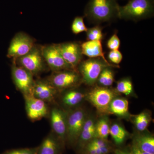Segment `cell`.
Here are the masks:
<instances>
[{
  "instance_id": "6da1fadb",
  "label": "cell",
  "mask_w": 154,
  "mask_h": 154,
  "mask_svg": "<svg viewBox=\"0 0 154 154\" xmlns=\"http://www.w3.org/2000/svg\"><path fill=\"white\" fill-rule=\"evenodd\" d=\"M119 5L116 0H89L85 17L91 23L99 25L118 18Z\"/></svg>"
},
{
  "instance_id": "7a4b0ae2",
  "label": "cell",
  "mask_w": 154,
  "mask_h": 154,
  "mask_svg": "<svg viewBox=\"0 0 154 154\" xmlns=\"http://www.w3.org/2000/svg\"><path fill=\"white\" fill-rule=\"evenodd\" d=\"M154 0H129L123 6H119L118 18L134 22L152 17Z\"/></svg>"
},
{
  "instance_id": "3957f363",
  "label": "cell",
  "mask_w": 154,
  "mask_h": 154,
  "mask_svg": "<svg viewBox=\"0 0 154 154\" xmlns=\"http://www.w3.org/2000/svg\"><path fill=\"white\" fill-rule=\"evenodd\" d=\"M115 89L95 85L87 91L86 100L95 107L98 116L109 115V106L116 96H120Z\"/></svg>"
},
{
  "instance_id": "277c9868",
  "label": "cell",
  "mask_w": 154,
  "mask_h": 154,
  "mask_svg": "<svg viewBox=\"0 0 154 154\" xmlns=\"http://www.w3.org/2000/svg\"><path fill=\"white\" fill-rule=\"evenodd\" d=\"M119 68L110 63L107 62L101 58H91L83 60L77 67V70L82 78L83 84L89 87L96 85L99 75L107 67Z\"/></svg>"
},
{
  "instance_id": "5b68a950",
  "label": "cell",
  "mask_w": 154,
  "mask_h": 154,
  "mask_svg": "<svg viewBox=\"0 0 154 154\" xmlns=\"http://www.w3.org/2000/svg\"><path fill=\"white\" fill-rule=\"evenodd\" d=\"M89 113L81 106L66 110V142L69 145L75 146Z\"/></svg>"
},
{
  "instance_id": "8992f818",
  "label": "cell",
  "mask_w": 154,
  "mask_h": 154,
  "mask_svg": "<svg viewBox=\"0 0 154 154\" xmlns=\"http://www.w3.org/2000/svg\"><path fill=\"white\" fill-rule=\"evenodd\" d=\"M47 80L58 91L77 88L83 84L79 73L73 69L53 72Z\"/></svg>"
},
{
  "instance_id": "52a82bcc",
  "label": "cell",
  "mask_w": 154,
  "mask_h": 154,
  "mask_svg": "<svg viewBox=\"0 0 154 154\" xmlns=\"http://www.w3.org/2000/svg\"><path fill=\"white\" fill-rule=\"evenodd\" d=\"M41 48L35 44L27 54L13 60V62L27 70L33 75H38L44 70L46 64Z\"/></svg>"
},
{
  "instance_id": "ba28073f",
  "label": "cell",
  "mask_w": 154,
  "mask_h": 154,
  "mask_svg": "<svg viewBox=\"0 0 154 154\" xmlns=\"http://www.w3.org/2000/svg\"><path fill=\"white\" fill-rule=\"evenodd\" d=\"M35 45V40L31 36L23 32H19L11 40L7 56L15 60L27 54Z\"/></svg>"
},
{
  "instance_id": "9c48e42d",
  "label": "cell",
  "mask_w": 154,
  "mask_h": 154,
  "mask_svg": "<svg viewBox=\"0 0 154 154\" xmlns=\"http://www.w3.org/2000/svg\"><path fill=\"white\" fill-rule=\"evenodd\" d=\"M41 49L45 63L53 72L72 69L63 59L58 44L44 45L42 46Z\"/></svg>"
},
{
  "instance_id": "30bf717a",
  "label": "cell",
  "mask_w": 154,
  "mask_h": 154,
  "mask_svg": "<svg viewBox=\"0 0 154 154\" xmlns=\"http://www.w3.org/2000/svg\"><path fill=\"white\" fill-rule=\"evenodd\" d=\"M12 75L15 85L24 96L32 95L35 81L32 74L13 62Z\"/></svg>"
},
{
  "instance_id": "8fae6325",
  "label": "cell",
  "mask_w": 154,
  "mask_h": 154,
  "mask_svg": "<svg viewBox=\"0 0 154 154\" xmlns=\"http://www.w3.org/2000/svg\"><path fill=\"white\" fill-rule=\"evenodd\" d=\"M63 59L72 69L77 67L83 60L81 44L76 42H69L58 44Z\"/></svg>"
},
{
  "instance_id": "7c38bea8",
  "label": "cell",
  "mask_w": 154,
  "mask_h": 154,
  "mask_svg": "<svg viewBox=\"0 0 154 154\" xmlns=\"http://www.w3.org/2000/svg\"><path fill=\"white\" fill-rule=\"evenodd\" d=\"M50 121L53 133L64 146L66 138V111L59 107H54L51 111Z\"/></svg>"
},
{
  "instance_id": "4fadbf2b",
  "label": "cell",
  "mask_w": 154,
  "mask_h": 154,
  "mask_svg": "<svg viewBox=\"0 0 154 154\" xmlns=\"http://www.w3.org/2000/svg\"><path fill=\"white\" fill-rule=\"evenodd\" d=\"M98 117L97 113H88L75 146L78 152H81L89 143L96 137V125Z\"/></svg>"
},
{
  "instance_id": "5bb4252c",
  "label": "cell",
  "mask_w": 154,
  "mask_h": 154,
  "mask_svg": "<svg viewBox=\"0 0 154 154\" xmlns=\"http://www.w3.org/2000/svg\"><path fill=\"white\" fill-rule=\"evenodd\" d=\"M24 97L28 118L32 120H37L46 116L48 109L45 102L37 99L33 95L25 96Z\"/></svg>"
},
{
  "instance_id": "9a60e30c",
  "label": "cell",
  "mask_w": 154,
  "mask_h": 154,
  "mask_svg": "<svg viewBox=\"0 0 154 154\" xmlns=\"http://www.w3.org/2000/svg\"><path fill=\"white\" fill-rule=\"evenodd\" d=\"M61 101L67 110L79 107L86 100L87 91L77 88H71L62 91Z\"/></svg>"
},
{
  "instance_id": "2e32d148",
  "label": "cell",
  "mask_w": 154,
  "mask_h": 154,
  "mask_svg": "<svg viewBox=\"0 0 154 154\" xmlns=\"http://www.w3.org/2000/svg\"><path fill=\"white\" fill-rule=\"evenodd\" d=\"M58 91L47 79L38 80L34 83L32 95L45 102H50L54 100Z\"/></svg>"
},
{
  "instance_id": "e0dca14e",
  "label": "cell",
  "mask_w": 154,
  "mask_h": 154,
  "mask_svg": "<svg viewBox=\"0 0 154 154\" xmlns=\"http://www.w3.org/2000/svg\"><path fill=\"white\" fill-rule=\"evenodd\" d=\"M132 138L131 145L144 152L154 154V137L148 130L143 132L135 131Z\"/></svg>"
},
{
  "instance_id": "ac0fdd59",
  "label": "cell",
  "mask_w": 154,
  "mask_h": 154,
  "mask_svg": "<svg viewBox=\"0 0 154 154\" xmlns=\"http://www.w3.org/2000/svg\"><path fill=\"white\" fill-rule=\"evenodd\" d=\"M109 114L129 120L131 114L129 111V102L127 99L119 96L115 97L109 106Z\"/></svg>"
},
{
  "instance_id": "d6986e66",
  "label": "cell",
  "mask_w": 154,
  "mask_h": 154,
  "mask_svg": "<svg viewBox=\"0 0 154 154\" xmlns=\"http://www.w3.org/2000/svg\"><path fill=\"white\" fill-rule=\"evenodd\" d=\"M64 146L53 133L44 139L37 148V154H60Z\"/></svg>"
},
{
  "instance_id": "ffe728a7",
  "label": "cell",
  "mask_w": 154,
  "mask_h": 154,
  "mask_svg": "<svg viewBox=\"0 0 154 154\" xmlns=\"http://www.w3.org/2000/svg\"><path fill=\"white\" fill-rule=\"evenodd\" d=\"M81 48L83 55L89 58H101L107 62L110 63L105 57L102 41H87L81 44Z\"/></svg>"
},
{
  "instance_id": "44dd1931",
  "label": "cell",
  "mask_w": 154,
  "mask_h": 154,
  "mask_svg": "<svg viewBox=\"0 0 154 154\" xmlns=\"http://www.w3.org/2000/svg\"><path fill=\"white\" fill-rule=\"evenodd\" d=\"M109 135L116 145L121 146L131 136L130 134L125 129L121 122L118 121L111 122Z\"/></svg>"
},
{
  "instance_id": "7402d4cb",
  "label": "cell",
  "mask_w": 154,
  "mask_h": 154,
  "mask_svg": "<svg viewBox=\"0 0 154 154\" xmlns=\"http://www.w3.org/2000/svg\"><path fill=\"white\" fill-rule=\"evenodd\" d=\"M152 119L151 112L145 110L136 115L131 114L129 121L133 124L136 131L143 132L147 130Z\"/></svg>"
},
{
  "instance_id": "603a6c76",
  "label": "cell",
  "mask_w": 154,
  "mask_h": 154,
  "mask_svg": "<svg viewBox=\"0 0 154 154\" xmlns=\"http://www.w3.org/2000/svg\"><path fill=\"white\" fill-rule=\"evenodd\" d=\"M111 122L108 115L98 116L96 125V137L108 140Z\"/></svg>"
},
{
  "instance_id": "cb8c5ba5",
  "label": "cell",
  "mask_w": 154,
  "mask_h": 154,
  "mask_svg": "<svg viewBox=\"0 0 154 154\" xmlns=\"http://www.w3.org/2000/svg\"><path fill=\"white\" fill-rule=\"evenodd\" d=\"M116 91L119 94L128 96H135L132 80L129 77H125L116 82Z\"/></svg>"
},
{
  "instance_id": "d4e9b609",
  "label": "cell",
  "mask_w": 154,
  "mask_h": 154,
  "mask_svg": "<svg viewBox=\"0 0 154 154\" xmlns=\"http://www.w3.org/2000/svg\"><path fill=\"white\" fill-rule=\"evenodd\" d=\"M113 67L105 68L99 75L96 85L100 87L110 88L114 82V72Z\"/></svg>"
},
{
  "instance_id": "484cf974",
  "label": "cell",
  "mask_w": 154,
  "mask_h": 154,
  "mask_svg": "<svg viewBox=\"0 0 154 154\" xmlns=\"http://www.w3.org/2000/svg\"><path fill=\"white\" fill-rule=\"evenodd\" d=\"M114 150L115 149L113 146L98 147L88 144L80 153L82 154H109L114 151Z\"/></svg>"
},
{
  "instance_id": "4316f807",
  "label": "cell",
  "mask_w": 154,
  "mask_h": 154,
  "mask_svg": "<svg viewBox=\"0 0 154 154\" xmlns=\"http://www.w3.org/2000/svg\"><path fill=\"white\" fill-rule=\"evenodd\" d=\"M102 27L97 25L93 28H88L87 33V41H102L103 38Z\"/></svg>"
},
{
  "instance_id": "83f0119b",
  "label": "cell",
  "mask_w": 154,
  "mask_h": 154,
  "mask_svg": "<svg viewBox=\"0 0 154 154\" xmlns=\"http://www.w3.org/2000/svg\"><path fill=\"white\" fill-rule=\"evenodd\" d=\"M71 29L72 33L75 34L87 32L88 28L85 25L83 17H77L75 18L72 23Z\"/></svg>"
},
{
  "instance_id": "f1b7e54d",
  "label": "cell",
  "mask_w": 154,
  "mask_h": 154,
  "mask_svg": "<svg viewBox=\"0 0 154 154\" xmlns=\"http://www.w3.org/2000/svg\"><path fill=\"white\" fill-rule=\"evenodd\" d=\"M122 58L123 56L122 54L119 51V50L110 51L108 53V59L109 62L113 65L119 66V64L122 61Z\"/></svg>"
},
{
  "instance_id": "f546056e",
  "label": "cell",
  "mask_w": 154,
  "mask_h": 154,
  "mask_svg": "<svg viewBox=\"0 0 154 154\" xmlns=\"http://www.w3.org/2000/svg\"><path fill=\"white\" fill-rule=\"evenodd\" d=\"M120 45V40L116 33H113L107 40V46L110 51L119 50Z\"/></svg>"
},
{
  "instance_id": "4dcf8cb0",
  "label": "cell",
  "mask_w": 154,
  "mask_h": 154,
  "mask_svg": "<svg viewBox=\"0 0 154 154\" xmlns=\"http://www.w3.org/2000/svg\"><path fill=\"white\" fill-rule=\"evenodd\" d=\"M37 148L15 149L5 152L2 154H37Z\"/></svg>"
},
{
  "instance_id": "1f68e13d",
  "label": "cell",
  "mask_w": 154,
  "mask_h": 154,
  "mask_svg": "<svg viewBox=\"0 0 154 154\" xmlns=\"http://www.w3.org/2000/svg\"><path fill=\"white\" fill-rule=\"evenodd\" d=\"M88 144L98 147H105L113 146L112 143L108 141V140L103 139L98 137L95 138L92 140Z\"/></svg>"
},
{
  "instance_id": "d6a6232c",
  "label": "cell",
  "mask_w": 154,
  "mask_h": 154,
  "mask_svg": "<svg viewBox=\"0 0 154 154\" xmlns=\"http://www.w3.org/2000/svg\"><path fill=\"white\" fill-rule=\"evenodd\" d=\"M129 150L130 154H151L141 150L132 145H131L130 148Z\"/></svg>"
},
{
  "instance_id": "836d02e7",
  "label": "cell",
  "mask_w": 154,
  "mask_h": 154,
  "mask_svg": "<svg viewBox=\"0 0 154 154\" xmlns=\"http://www.w3.org/2000/svg\"><path fill=\"white\" fill-rule=\"evenodd\" d=\"M113 152L114 154H130L129 149H116Z\"/></svg>"
}]
</instances>
